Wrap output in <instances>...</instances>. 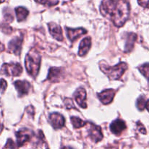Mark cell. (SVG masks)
Masks as SVG:
<instances>
[{
  "instance_id": "obj_1",
  "label": "cell",
  "mask_w": 149,
  "mask_h": 149,
  "mask_svg": "<svg viewBox=\"0 0 149 149\" xmlns=\"http://www.w3.org/2000/svg\"><path fill=\"white\" fill-rule=\"evenodd\" d=\"M130 5L124 0H104L100 5V13L111 20L115 26L121 27L130 15Z\"/></svg>"
},
{
  "instance_id": "obj_15",
  "label": "cell",
  "mask_w": 149,
  "mask_h": 149,
  "mask_svg": "<svg viewBox=\"0 0 149 149\" xmlns=\"http://www.w3.org/2000/svg\"><path fill=\"white\" fill-rule=\"evenodd\" d=\"M14 84H15V88L18 91L20 97H23L28 94L29 91L31 88V85L26 81H17Z\"/></svg>"
},
{
  "instance_id": "obj_8",
  "label": "cell",
  "mask_w": 149,
  "mask_h": 149,
  "mask_svg": "<svg viewBox=\"0 0 149 149\" xmlns=\"http://www.w3.org/2000/svg\"><path fill=\"white\" fill-rule=\"evenodd\" d=\"M74 100L78 103L79 106H81L82 108H86L87 104L86 102V91L84 88H78L74 93Z\"/></svg>"
},
{
  "instance_id": "obj_23",
  "label": "cell",
  "mask_w": 149,
  "mask_h": 149,
  "mask_svg": "<svg viewBox=\"0 0 149 149\" xmlns=\"http://www.w3.org/2000/svg\"><path fill=\"white\" fill-rule=\"evenodd\" d=\"M140 6L146 8H149V0H137Z\"/></svg>"
},
{
  "instance_id": "obj_2",
  "label": "cell",
  "mask_w": 149,
  "mask_h": 149,
  "mask_svg": "<svg viewBox=\"0 0 149 149\" xmlns=\"http://www.w3.org/2000/svg\"><path fill=\"white\" fill-rule=\"evenodd\" d=\"M41 56L35 50H31L25 58V66L27 72L31 76L35 78L39 73Z\"/></svg>"
},
{
  "instance_id": "obj_4",
  "label": "cell",
  "mask_w": 149,
  "mask_h": 149,
  "mask_svg": "<svg viewBox=\"0 0 149 149\" xmlns=\"http://www.w3.org/2000/svg\"><path fill=\"white\" fill-rule=\"evenodd\" d=\"M23 68L21 65L18 63L4 64L2 65L0 73L8 76H19L22 73Z\"/></svg>"
},
{
  "instance_id": "obj_14",
  "label": "cell",
  "mask_w": 149,
  "mask_h": 149,
  "mask_svg": "<svg viewBox=\"0 0 149 149\" xmlns=\"http://www.w3.org/2000/svg\"><path fill=\"white\" fill-rule=\"evenodd\" d=\"M127 126L125 122L121 119H116L111 123L110 126V130L112 133L119 135L124 130H126Z\"/></svg>"
},
{
  "instance_id": "obj_9",
  "label": "cell",
  "mask_w": 149,
  "mask_h": 149,
  "mask_svg": "<svg viewBox=\"0 0 149 149\" xmlns=\"http://www.w3.org/2000/svg\"><path fill=\"white\" fill-rule=\"evenodd\" d=\"M50 121L54 129H61L63 127L65 124V119L64 116L61 114L57 113H54L50 115Z\"/></svg>"
},
{
  "instance_id": "obj_25",
  "label": "cell",
  "mask_w": 149,
  "mask_h": 149,
  "mask_svg": "<svg viewBox=\"0 0 149 149\" xmlns=\"http://www.w3.org/2000/svg\"><path fill=\"white\" fill-rule=\"evenodd\" d=\"M6 148H9L10 149H15V143H13V141L12 140H8V143H7V145H6Z\"/></svg>"
},
{
  "instance_id": "obj_31",
  "label": "cell",
  "mask_w": 149,
  "mask_h": 149,
  "mask_svg": "<svg viewBox=\"0 0 149 149\" xmlns=\"http://www.w3.org/2000/svg\"><path fill=\"white\" fill-rule=\"evenodd\" d=\"M63 149H72V148L70 147H64L63 148Z\"/></svg>"
},
{
  "instance_id": "obj_7",
  "label": "cell",
  "mask_w": 149,
  "mask_h": 149,
  "mask_svg": "<svg viewBox=\"0 0 149 149\" xmlns=\"http://www.w3.org/2000/svg\"><path fill=\"white\" fill-rule=\"evenodd\" d=\"M23 37H17L13 38L8 45V50L10 52L13 53L16 55H19L21 51V45H22Z\"/></svg>"
},
{
  "instance_id": "obj_5",
  "label": "cell",
  "mask_w": 149,
  "mask_h": 149,
  "mask_svg": "<svg viewBox=\"0 0 149 149\" xmlns=\"http://www.w3.org/2000/svg\"><path fill=\"white\" fill-rule=\"evenodd\" d=\"M88 133L91 140L95 142V143L100 142V140H102L103 134L102 133L101 128L100 127H97V126L91 124V123H89Z\"/></svg>"
},
{
  "instance_id": "obj_32",
  "label": "cell",
  "mask_w": 149,
  "mask_h": 149,
  "mask_svg": "<svg viewBox=\"0 0 149 149\" xmlns=\"http://www.w3.org/2000/svg\"><path fill=\"white\" fill-rule=\"evenodd\" d=\"M5 0H0V3H2V2H5Z\"/></svg>"
},
{
  "instance_id": "obj_6",
  "label": "cell",
  "mask_w": 149,
  "mask_h": 149,
  "mask_svg": "<svg viewBox=\"0 0 149 149\" xmlns=\"http://www.w3.org/2000/svg\"><path fill=\"white\" fill-rule=\"evenodd\" d=\"M116 91L113 89H106L97 94L99 100L102 104H108L113 101L115 97Z\"/></svg>"
},
{
  "instance_id": "obj_29",
  "label": "cell",
  "mask_w": 149,
  "mask_h": 149,
  "mask_svg": "<svg viewBox=\"0 0 149 149\" xmlns=\"http://www.w3.org/2000/svg\"><path fill=\"white\" fill-rule=\"evenodd\" d=\"M146 108L147 109L148 111L149 112V100H148L147 102H146Z\"/></svg>"
},
{
  "instance_id": "obj_19",
  "label": "cell",
  "mask_w": 149,
  "mask_h": 149,
  "mask_svg": "<svg viewBox=\"0 0 149 149\" xmlns=\"http://www.w3.org/2000/svg\"><path fill=\"white\" fill-rule=\"evenodd\" d=\"M71 123L72 124L73 127L76 129L84 127V126L86 125L87 124L86 121H83L82 119H81V118H78V117H74V116L71 117Z\"/></svg>"
},
{
  "instance_id": "obj_10",
  "label": "cell",
  "mask_w": 149,
  "mask_h": 149,
  "mask_svg": "<svg viewBox=\"0 0 149 149\" xmlns=\"http://www.w3.org/2000/svg\"><path fill=\"white\" fill-rule=\"evenodd\" d=\"M15 135L17 137V144L18 146H23L26 142L29 141L31 139V134L29 133V130L27 129H21L17 132Z\"/></svg>"
},
{
  "instance_id": "obj_11",
  "label": "cell",
  "mask_w": 149,
  "mask_h": 149,
  "mask_svg": "<svg viewBox=\"0 0 149 149\" xmlns=\"http://www.w3.org/2000/svg\"><path fill=\"white\" fill-rule=\"evenodd\" d=\"M86 30L84 29H71V28H66V33H67V37L71 42L76 40L78 37L84 35L86 33Z\"/></svg>"
},
{
  "instance_id": "obj_13",
  "label": "cell",
  "mask_w": 149,
  "mask_h": 149,
  "mask_svg": "<svg viewBox=\"0 0 149 149\" xmlns=\"http://www.w3.org/2000/svg\"><path fill=\"white\" fill-rule=\"evenodd\" d=\"M49 27V31L54 38L58 41H62L64 40V37L62 34V29L61 26L58 24H55L54 22H51L48 24Z\"/></svg>"
},
{
  "instance_id": "obj_22",
  "label": "cell",
  "mask_w": 149,
  "mask_h": 149,
  "mask_svg": "<svg viewBox=\"0 0 149 149\" xmlns=\"http://www.w3.org/2000/svg\"><path fill=\"white\" fill-rule=\"evenodd\" d=\"M64 104H65L66 107H67L68 109H70V108H75V107H74V106L73 105L72 100L71 99H70V98H69V99H68V98L64 99Z\"/></svg>"
},
{
  "instance_id": "obj_12",
  "label": "cell",
  "mask_w": 149,
  "mask_h": 149,
  "mask_svg": "<svg viewBox=\"0 0 149 149\" xmlns=\"http://www.w3.org/2000/svg\"><path fill=\"white\" fill-rule=\"evenodd\" d=\"M63 69L52 67L49 70L48 75V80L52 83L57 82L63 78Z\"/></svg>"
},
{
  "instance_id": "obj_28",
  "label": "cell",
  "mask_w": 149,
  "mask_h": 149,
  "mask_svg": "<svg viewBox=\"0 0 149 149\" xmlns=\"http://www.w3.org/2000/svg\"><path fill=\"white\" fill-rule=\"evenodd\" d=\"M4 49H5V47H4V45L0 42V52H1V51H3Z\"/></svg>"
},
{
  "instance_id": "obj_3",
  "label": "cell",
  "mask_w": 149,
  "mask_h": 149,
  "mask_svg": "<svg viewBox=\"0 0 149 149\" xmlns=\"http://www.w3.org/2000/svg\"><path fill=\"white\" fill-rule=\"evenodd\" d=\"M100 67L110 81H116L121 78L124 72L127 70V64L124 62H121L117 65L110 67L104 63L103 64L102 62H100Z\"/></svg>"
},
{
  "instance_id": "obj_20",
  "label": "cell",
  "mask_w": 149,
  "mask_h": 149,
  "mask_svg": "<svg viewBox=\"0 0 149 149\" xmlns=\"http://www.w3.org/2000/svg\"><path fill=\"white\" fill-rule=\"evenodd\" d=\"M139 70H140V72L149 81V63H147V64H145L143 65L140 66L139 67Z\"/></svg>"
},
{
  "instance_id": "obj_17",
  "label": "cell",
  "mask_w": 149,
  "mask_h": 149,
  "mask_svg": "<svg viewBox=\"0 0 149 149\" xmlns=\"http://www.w3.org/2000/svg\"><path fill=\"white\" fill-rule=\"evenodd\" d=\"M137 40V35L134 33H129L127 34V43L125 45V52H130L134 47V44Z\"/></svg>"
},
{
  "instance_id": "obj_27",
  "label": "cell",
  "mask_w": 149,
  "mask_h": 149,
  "mask_svg": "<svg viewBox=\"0 0 149 149\" xmlns=\"http://www.w3.org/2000/svg\"><path fill=\"white\" fill-rule=\"evenodd\" d=\"M138 124L140 125V128L138 127L139 131H140L141 133H143V134H146V129H145V127H143V126L140 123H138Z\"/></svg>"
},
{
  "instance_id": "obj_26",
  "label": "cell",
  "mask_w": 149,
  "mask_h": 149,
  "mask_svg": "<svg viewBox=\"0 0 149 149\" xmlns=\"http://www.w3.org/2000/svg\"><path fill=\"white\" fill-rule=\"evenodd\" d=\"M36 2H38L40 4H42V5H54L55 4L51 2V1L49 0H35Z\"/></svg>"
},
{
  "instance_id": "obj_24",
  "label": "cell",
  "mask_w": 149,
  "mask_h": 149,
  "mask_svg": "<svg viewBox=\"0 0 149 149\" xmlns=\"http://www.w3.org/2000/svg\"><path fill=\"white\" fill-rule=\"evenodd\" d=\"M7 86H8V84H7V82L4 79L0 80V90L2 92H4L5 91V89L7 88Z\"/></svg>"
},
{
  "instance_id": "obj_30",
  "label": "cell",
  "mask_w": 149,
  "mask_h": 149,
  "mask_svg": "<svg viewBox=\"0 0 149 149\" xmlns=\"http://www.w3.org/2000/svg\"><path fill=\"white\" fill-rule=\"evenodd\" d=\"M2 130H3V124H2V122L0 121V132L2 131Z\"/></svg>"
},
{
  "instance_id": "obj_16",
  "label": "cell",
  "mask_w": 149,
  "mask_h": 149,
  "mask_svg": "<svg viewBox=\"0 0 149 149\" xmlns=\"http://www.w3.org/2000/svg\"><path fill=\"white\" fill-rule=\"evenodd\" d=\"M91 46V37H88L82 40L81 42L79 47V51H78V55L80 56H84L86 54L88 53Z\"/></svg>"
},
{
  "instance_id": "obj_21",
  "label": "cell",
  "mask_w": 149,
  "mask_h": 149,
  "mask_svg": "<svg viewBox=\"0 0 149 149\" xmlns=\"http://www.w3.org/2000/svg\"><path fill=\"white\" fill-rule=\"evenodd\" d=\"M146 98H145L143 96H141V97H139L137 100V108L140 110H144V108L146 107Z\"/></svg>"
},
{
  "instance_id": "obj_18",
  "label": "cell",
  "mask_w": 149,
  "mask_h": 149,
  "mask_svg": "<svg viewBox=\"0 0 149 149\" xmlns=\"http://www.w3.org/2000/svg\"><path fill=\"white\" fill-rule=\"evenodd\" d=\"M15 13H16V17L18 21H22L26 19L29 15V11L23 7H18L15 9Z\"/></svg>"
}]
</instances>
